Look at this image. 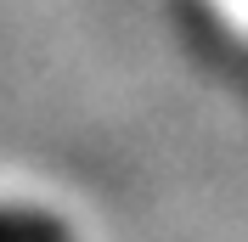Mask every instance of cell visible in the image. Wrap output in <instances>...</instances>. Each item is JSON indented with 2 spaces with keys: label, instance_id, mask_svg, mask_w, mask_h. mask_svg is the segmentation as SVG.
<instances>
[{
  "label": "cell",
  "instance_id": "obj_1",
  "mask_svg": "<svg viewBox=\"0 0 248 242\" xmlns=\"http://www.w3.org/2000/svg\"><path fill=\"white\" fill-rule=\"evenodd\" d=\"M0 242H74V231H68V220H57V214L46 209H6L0 203Z\"/></svg>",
  "mask_w": 248,
  "mask_h": 242
}]
</instances>
